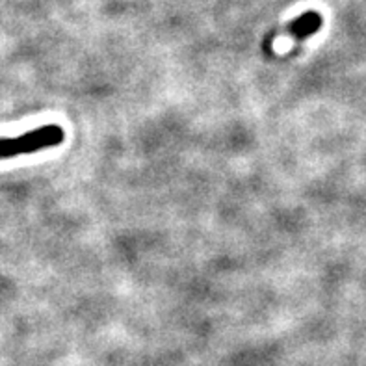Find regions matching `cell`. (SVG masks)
I'll list each match as a JSON object with an SVG mask.
<instances>
[{
    "mask_svg": "<svg viewBox=\"0 0 366 366\" xmlns=\"http://www.w3.org/2000/svg\"><path fill=\"white\" fill-rule=\"evenodd\" d=\"M322 24H324L322 15L318 11H315V9H311V11H305V14H302L297 19L290 21L287 26V34H290L297 41H303L307 37L315 36L322 28Z\"/></svg>",
    "mask_w": 366,
    "mask_h": 366,
    "instance_id": "2",
    "label": "cell"
},
{
    "mask_svg": "<svg viewBox=\"0 0 366 366\" xmlns=\"http://www.w3.org/2000/svg\"><path fill=\"white\" fill-rule=\"evenodd\" d=\"M64 139L65 132L58 125L37 127L17 138H0V160L21 157V154L39 153L49 147L64 144Z\"/></svg>",
    "mask_w": 366,
    "mask_h": 366,
    "instance_id": "1",
    "label": "cell"
}]
</instances>
